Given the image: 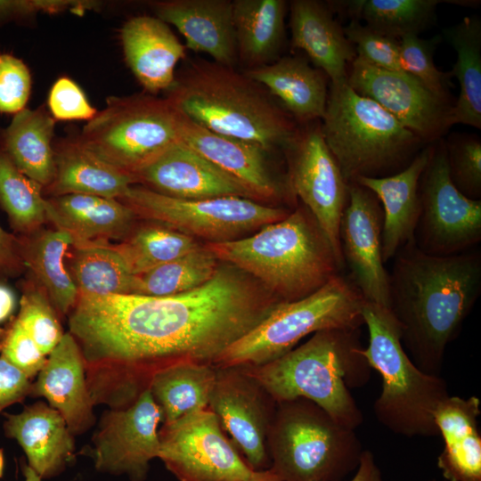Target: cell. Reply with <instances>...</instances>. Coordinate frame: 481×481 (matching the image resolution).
<instances>
[{
    "mask_svg": "<svg viewBox=\"0 0 481 481\" xmlns=\"http://www.w3.org/2000/svg\"><path fill=\"white\" fill-rule=\"evenodd\" d=\"M282 303L257 281L220 262L213 277L169 297L79 292L68 316L92 395L132 404L172 366L213 364L231 344Z\"/></svg>",
    "mask_w": 481,
    "mask_h": 481,
    "instance_id": "obj_1",
    "label": "cell"
},
{
    "mask_svg": "<svg viewBox=\"0 0 481 481\" xmlns=\"http://www.w3.org/2000/svg\"><path fill=\"white\" fill-rule=\"evenodd\" d=\"M394 258L388 309L403 346L420 370L441 376L445 349L481 293V255L432 256L412 242Z\"/></svg>",
    "mask_w": 481,
    "mask_h": 481,
    "instance_id": "obj_2",
    "label": "cell"
},
{
    "mask_svg": "<svg viewBox=\"0 0 481 481\" xmlns=\"http://www.w3.org/2000/svg\"><path fill=\"white\" fill-rule=\"evenodd\" d=\"M167 92L174 107L200 126L273 152H285L299 127L264 86L213 61H191Z\"/></svg>",
    "mask_w": 481,
    "mask_h": 481,
    "instance_id": "obj_3",
    "label": "cell"
},
{
    "mask_svg": "<svg viewBox=\"0 0 481 481\" xmlns=\"http://www.w3.org/2000/svg\"><path fill=\"white\" fill-rule=\"evenodd\" d=\"M276 403L307 399L341 425L355 429L363 415L351 394L371 378L358 329L320 330L267 363L242 365Z\"/></svg>",
    "mask_w": 481,
    "mask_h": 481,
    "instance_id": "obj_4",
    "label": "cell"
},
{
    "mask_svg": "<svg viewBox=\"0 0 481 481\" xmlns=\"http://www.w3.org/2000/svg\"><path fill=\"white\" fill-rule=\"evenodd\" d=\"M205 245L220 262L247 273L281 302L314 293L344 269L305 206L246 237Z\"/></svg>",
    "mask_w": 481,
    "mask_h": 481,
    "instance_id": "obj_5",
    "label": "cell"
},
{
    "mask_svg": "<svg viewBox=\"0 0 481 481\" xmlns=\"http://www.w3.org/2000/svg\"><path fill=\"white\" fill-rule=\"evenodd\" d=\"M361 314L369 334L363 355L382 379L373 406L377 420L404 436H439L434 412L450 395L446 381L413 363L403 346L400 324L387 307L363 300Z\"/></svg>",
    "mask_w": 481,
    "mask_h": 481,
    "instance_id": "obj_6",
    "label": "cell"
},
{
    "mask_svg": "<svg viewBox=\"0 0 481 481\" xmlns=\"http://www.w3.org/2000/svg\"><path fill=\"white\" fill-rule=\"evenodd\" d=\"M321 127L347 183L359 176L379 177L402 165L424 143L346 81L330 85Z\"/></svg>",
    "mask_w": 481,
    "mask_h": 481,
    "instance_id": "obj_7",
    "label": "cell"
},
{
    "mask_svg": "<svg viewBox=\"0 0 481 481\" xmlns=\"http://www.w3.org/2000/svg\"><path fill=\"white\" fill-rule=\"evenodd\" d=\"M266 445L282 481H342L363 451L355 429L304 398L277 403Z\"/></svg>",
    "mask_w": 481,
    "mask_h": 481,
    "instance_id": "obj_8",
    "label": "cell"
},
{
    "mask_svg": "<svg viewBox=\"0 0 481 481\" xmlns=\"http://www.w3.org/2000/svg\"><path fill=\"white\" fill-rule=\"evenodd\" d=\"M363 300L348 277L338 274L314 293L276 306L257 326L224 349L212 365H262L287 354L310 334L358 329L363 324Z\"/></svg>",
    "mask_w": 481,
    "mask_h": 481,
    "instance_id": "obj_9",
    "label": "cell"
},
{
    "mask_svg": "<svg viewBox=\"0 0 481 481\" xmlns=\"http://www.w3.org/2000/svg\"><path fill=\"white\" fill-rule=\"evenodd\" d=\"M181 118L167 97L148 93L110 96L77 137L86 149L133 177L180 141Z\"/></svg>",
    "mask_w": 481,
    "mask_h": 481,
    "instance_id": "obj_10",
    "label": "cell"
},
{
    "mask_svg": "<svg viewBox=\"0 0 481 481\" xmlns=\"http://www.w3.org/2000/svg\"><path fill=\"white\" fill-rule=\"evenodd\" d=\"M136 216L193 238L223 242L246 237L285 218L290 211L241 197L183 200L142 185H131L119 199Z\"/></svg>",
    "mask_w": 481,
    "mask_h": 481,
    "instance_id": "obj_11",
    "label": "cell"
},
{
    "mask_svg": "<svg viewBox=\"0 0 481 481\" xmlns=\"http://www.w3.org/2000/svg\"><path fill=\"white\" fill-rule=\"evenodd\" d=\"M419 193L420 214L414 235L419 249L446 257L468 251L481 240V200L466 197L452 183L442 138L431 143Z\"/></svg>",
    "mask_w": 481,
    "mask_h": 481,
    "instance_id": "obj_12",
    "label": "cell"
},
{
    "mask_svg": "<svg viewBox=\"0 0 481 481\" xmlns=\"http://www.w3.org/2000/svg\"><path fill=\"white\" fill-rule=\"evenodd\" d=\"M159 438L158 459L179 481H245L255 472L209 408L162 424Z\"/></svg>",
    "mask_w": 481,
    "mask_h": 481,
    "instance_id": "obj_13",
    "label": "cell"
},
{
    "mask_svg": "<svg viewBox=\"0 0 481 481\" xmlns=\"http://www.w3.org/2000/svg\"><path fill=\"white\" fill-rule=\"evenodd\" d=\"M284 153L292 193L314 217L344 268L338 231L347 202L348 183L325 143L321 120L299 125Z\"/></svg>",
    "mask_w": 481,
    "mask_h": 481,
    "instance_id": "obj_14",
    "label": "cell"
},
{
    "mask_svg": "<svg viewBox=\"0 0 481 481\" xmlns=\"http://www.w3.org/2000/svg\"><path fill=\"white\" fill-rule=\"evenodd\" d=\"M162 412L148 389L131 405L102 414L88 454L97 471L144 481L159 452Z\"/></svg>",
    "mask_w": 481,
    "mask_h": 481,
    "instance_id": "obj_15",
    "label": "cell"
},
{
    "mask_svg": "<svg viewBox=\"0 0 481 481\" xmlns=\"http://www.w3.org/2000/svg\"><path fill=\"white\" fill-rule=\"evenodd\" d=\"M216 369L208 408L248 465L254 471L269 469L266 440L277 403L242 366Z\"/></svg>",
    "mask_w": 481,
    "mask_h": 481,
    "instance_id": "obj_16",
    "label": "cell"
},
{
    "mask_svg": "<svg viewBox=\"0 0 481 481\" xmlns=\"http://www.w3.org/2000/svg\"><path fill=\"white\" fill-rule=\"evenodd\" d=\"M346 82L355 93L380 105L424 143L441 139L452 126L450 102L404 70L379 69L355 57L347 70Z\"/></svg>",
    "mask_w": 481,
    "mask_h": 481,
    "instance_id": "obj_17",
    "label": "cell"
},
{
    "mask_svg": "<svg viewBox=\"0 0 481 481\" xmlns=\"http://www.w3.org/2000/svg\"><path fill=\"white\" fill-rule=\"evenodd\" d=\"M383 211L377 197L355 182L339 223V243L348 279L364 300L389 307V275L382 257Z\"/></svg>",
    "mask_w": 481,
    "mask_h": 481,
    "instance_id": "obj_18",
    "label": "cell"
},
{
    "mask_svg": "<svg viewBox=\"0 0 481 481\" xmlns=\"http://www.w3.org/2000/svg\"><path fill=\"white\" fill-rule=\"evenodd\" d=\"M180 141L240 183L261 203L294 200L289 180H281L271 167L273 152L257 143L210 132L182 114Z\"/></svg>",
    "mask_w": 481,
    "mask_h": 481,
    "instance_id": "obj_19",
    "label": "cell"
},
{
    "mask_svg": "<svg viewBox=\"0 0 481 481\" xmlns=\"http://www.w3.org/2000/svg\"><path fill=\"white\" fill-rule=\"evenodd\" d=\"M133 178L135 183L177 199L241 197L253 200L234 178L181 141L135 172Z\"/></svg>",
    "mask_w": 481,
    "mask_h": 481,
    "instance_id": "obj_20",
    "label": "cell"
},
{
    "mask_svg": "<svg viewBox=\"0 0 481 481\" xmlns=\"http://www.w3.org/2000/svg\"><path fill=\"white\" fill-rule=\"evenodd\" d=\"M32 381L31 397H44L64 419L75 436L95 423V406L86 382L84 359L69 332L64 333Z\"/></svg>",
    "mask_w": 481,
    "mask_h": 481,
    "instance_id": "obj_21",
    "label": "cell"
},
{
    "mask_svg": "<svg viewBox=\"0 0 481 481\" xmlns=\"http://www.w3.org/2000/svg\"><path fill=\"white\" fill-rule=\"evenodd\" d=\"M155 16L175 26L185 47L234 67L238 62L231 0H166L154 2Z\"/></svg>",
    "mask_w": 481,
    "mask_h": 481,
    "instance_id": "obj_22",
    "label": "cell"
},
{
    "mask_svg": "<svg viewBox=\"0 0 481 481\" xmlns=\"http://www.w3.org/2000/svg\"><path fill=\"white\" fill-rule=\"evenodd\" d=\"M4 435L26 454L28 465L42 478L62 473L76 459L74 436L62 416L48 404L37 401L18 413H4Z\"/></svg>",
    "mask_w": 481,
    "mask_h": 481,
    "instance_id": "obj_23",
    "label": "cell"
},
{
    "mask_svg": "<svg viewBox=\"0 0 481 481\" xmlns=\"http://www.w3.org/2000/svg\"><path fill=\"white\" fill-rule=\"evenodd\" d=\"M431 153V143L422 148L411 162L396 174L359 176L354 182L370 190L383 211L382 257L384 263L395 257L406 245L414 242L420 214L419 184Z\"/></svg>",
    "mask_w": 481,
    "mask_h": 481,
    "instance_id": "obj_24",
    "label": "cell"
},
{
    "mask_svg": "<svg viewBox=\"0 0 481 481\" xmlns=\"http://www.w3.org/2000/svg\"><path fill=\"white\" fill-rule=\"evenodd\" d=\"M120 37L126 62L146 93L168 91L186 48L168 24L156 16H134L124 23Z\"/></svg>",
    "mask_w": 481,
    "mask_h": 481,
    "instance_id": "obj_25",
    "label": "cell"
},
{
    "mask_svg": "<svg viewBox=\"0 0 481 481\" xmlns=\"http://www.w3.org/2000/svg\"><path fill=\"white\" fill-rule=\"evenodd\" d=\"M333 13L329 4L293 0L289 25L292 48L304 52L330 84H340L346 81L347 65L356 53Z\"/></svg>",
    "mask_w": 481,
    "mask_h": 481,
    "instance_id": "obj_26",
    "label": "cell"
},
{
    "mask_svg": "<svg viewBox=\"0 0 481 481\" xmlns=\"http://www.w3.org/2000/svg\"><path fill=\"white\" fill-rule=\"evenodd\" d=\"M242 72L264 86L298 125L323 118L329 78L306 58L282 56L270 64Z\"/></svg>",
    "mask_w": 481,
    "mask_h": 481,
    "instance_id": "obj_27",
    "label": "cell"
},
{
    "mask_svg": "<svg viewBox=\"0 0 481 481\" xmlns=\"http://www.w3.org/2000/svg\"><path fill=\"white\" fill-rule=\"evenodd\" d=\"M480 405L475 395H448L434 412L444 441L437 467L446 481H481Z\"/></svg>",
    "mask_w": 481,
    "mask_h": 481,
    "instance_id": "obj_28",
    "label": "cell"
},
{
    "mask_svg": "<svg viewBox=\"0 0 481 481\" xmlns=\"http://www.w3.org/2000/svg\"><path fill=\"white\" fill-rule=\"evenodd\" d=\"M46 214L57 229L72 236L75 246L120 238L136 216L119 200L75 193L46 200Z\"/></svg>",
    "mask_w": 481,
    "mask_h": 481,
    "instance_id": "obj_29",
    "label": "cell"
},
{
    "mask_svg": "<svg viewBox=\"0 0 481 481\" xmlns=\"http://www.w3.org/2000/svg\"><path fill=\"white\" fill-rule=\"evenodd\" d=\"M53 150L56 172L46 188L53 197L75 193L119 200L135 184L130 175L86 149L77 136L60 140Z\"/></svg>",
    "mask_w": 481,
    "mask_h": 481,
    "instance_id": "obj_30",
    "label": "cell"
},
{
    "mask_svg": "<svg viewBox=\"0 0 481 481\" xmlns=\"http://www.w3.org/2000/svg\"><path fill=\"white\" fill-rule=\"evenodd\" d=\"M284 0H234L238 61L253 69L277 61L286 40Z\"/></svg>",
    "mask_w": 481,
    "mask_h": 481,
    "instance_id": "obj_31",
    "label": "cell"
},
{
    "mask_svg": "<svg viewBox=\"0 0 481 481\" xmlns=\"http://www.w3.org/2000/svg\"><path fill=\"white\" fill-rule=\"evenodd\" d=\"M55 119L44 107L24 109L0 129V147L26 176L46 189L56 172L53 138Z\"/></svg>",
    "mask_w": 481,
    "mask_h": 481,
    "instance_id": "obj_32",
    "label": "cell"
},
{
    "mask_svg": "<svg viewBox=\"0 0 481 481\" xmlns=\"http://www.w3.org/2000/svg\"><path fill=\"white\" fill-rule=\"evenodd\" d=\"M21 238L26 269L39 282L58 315H68L78 296V289L64 265L66 251L73 245L72 236L56 228Z\"/></svg>",
    "mask_w": 481,
    "mask_h": 481,
    "instance_id": "obj_33",
    "label": "cell"
},
{
    "mask_svg": "<svg viewBox=\"0 0 481 481\" xmlns=\"http://www.w3.org/2000/svg\"><path fill=\"white\" fill-rule=\"evenodd\" d=\"M445 39L456 52L451 76L457 78L460 94L451 110V123L481 128V21L465 17L443 29Z\"/></svg>",
    "mask_w": 481,
    "mask_h": 481,
    "instance_id": "obj_34",
    "label": "cell"
},
{
    "mask_svg": "<svg viewBox=\"0 0 481 481\" xmlns=\"http://www.w3.org/2000/svg\"><path fill=\"white\" fill-rule=\"evenodd\" d=\"M216 379L211 364L186 363L157 373L149 390L162 412V424L208 408Z\"/></svg>",
    "mask_w": 481,
    "mask_h": 481,
    "instance_id": "obj_35",
    "label": "cell"
},
{
    "mask_svg": "<svg viewBox=\"0 0 481 481\" xmlns=\"http://www.w3.org/2000/svg\"><path fill=\"white\" fill-rule=\"evenodd\" d=\"M438 0H353L329 4L333 12H346L373 30L400 39L419 35L435 20Z\"/></svg>",
    "mask_w": 481,
    "mask_h": 481,
    "instance_id": "obj_36",
    "label": "cell"
},
{
    "mask_svg": "<svg viewBox=\"0 0 481 481\" xmlns=\"http://www.w3.org/2000/svg\"><path fill=\"white\" fill-rule=\"evenodd\" d=\"M76 247L71 277L78 291L96 295L133 293L135 275L115 247L103 243Z\"/></svg>",
    "mask_w": 481,
    "mask_h": 481,
    "instance_id": "obj_37",
    "label": "cell"
},
{
    "mask_svg": "<svg viewBox=\"0 0 481 481\" xmlns=\"http://www.w3.org/2000/svg\"><path fill=\"white\" fill-rule=\"evenodd\" d=\"M220 261L200 246L168 263L135 275L133 295L169 297L200 287L215 274Z\"/></svg>",
    "mask_w": 481,
    "mask_h": 481,
    "instance_id": "obj_38",
    "label": "cell"
},
{
    "mask_svg": "<svg viewBox=\"0 0 481 481\" xmlns=\"http://www.w3.org/2000/svg\"><path fill=\"white\" fill-rule=\"evenodd\" d=\"M0 207L14 234L28 237L47 221L43 188L12 162L0 147Z\"/></svg>",
    "mask_w": 481,
    "mask_h": 481,
    "instance_id": "obj_39",
    "label": "cell"
},
{
    "mask_svg": "<svg viewBox=\"0 0 481 481\" xmlns=\"http://www.w3.org/2000/svg\"><path fill=\"white\" fill-rule=\"evenodd\" d=\"M195 238L167 227L152 224L138 229L126 241L114 246L135 275L173 261L200 247Z\"/></svg>",
    "mask_w": 481,
    "mask_h": 481,
    "instance_id": "obj_40",
    "label": "cell"
},
{
    "mask_svg": "<svg viewBox=\"0 0 481 481\" xmlns=\"http://www.w3.org/2000/svg\"><path fill=\"white\" fill-rule=\"evenodd\" d=\"M16 319L46 356L64 335L59 315L47 295L32 281L23 285Z\"/></svg>",
    "mask_w": 481,
    "mask_h": 481,
    "instance_id": "obj_41",
    "label": "cell"
},
{
    "mask_svg": "<svg viewBox=\"0 0 481 481\" xmlns=\"http://www.w3.org/2000/svg\"><path fill=\"white\" fill-rule=\"evenodd\" d=\"M440 37L424 39L419 35H406L400 38L402 70L419 79L438 97L449 101L450 72L439 70L434 62V51Z\"/></svg>",
    "mask_w": 481,
    "mask_h": 481,
    "instance_id": "obj_42",
    "label": "cell"
},
{
    "mask_svg": "<svg viewBox=\"0 0 481 481\" xmlns=\"http://www.w3.org/2000/svg\"><path fill=\"white\" fill-rule=\"evenodd\" d=\"M449 174L452 183L466 197H481V141L474 135H454L446 143Z\"/></svg>",
    "mask_w": 481,
    "mask_h": 481,
    "instance_id": "obj_43",
    "label": "cell"
},
{
    "mask_svg": "<svg viewBox=\"0 0 481 481\" xmlns=\"http://www.w3.org/2000/svg\"><path fill=\"white\" fill-rule=\"evenodd\" d=\"M343 30L358 59L379 69L402 70L400 39L379 33L355 18Z\"/></svg>",
    "mask_w": 481,
    "mask_h": 481,
    "instance_id": "obj_44",
    "label": "cell"
},
{
    "mask_svg": "<svg viewBox=\"0 0 481 481\" xmlns=\"http://www.w3.org/2000/svg\"><path fill=\"white\" fill-rule=\"evenodd\" d=\"M0 356L33 379L46 363L45 355L16 317L0 328Z\"/></svg>",
    "mask_w": 481,
    "mask_h": 481,
    "instance_id": "obj_45",
    "label": "cell"
},
{
    "mask_svg": "<svg viewBox=\"0 0 481 481\" xmlns=\"http://www.w3.org/2000/svg\"><path fill=\"white\" fill-rule=\"evenodd\" d=\"M31 75L22 60L0 54V112L16 114L25 109L31 91Z\"/></svg>",
    "mask_w": 481,
    "mask_h": 481,
    "instance_id": "obj_46",
    "label": "cell"
},
{
    "mask_svg": "<svg viewBox=\"0 0 481 481\" xmlns=\"http://www.w3.org/2000/svg\"><path fill=\"white\" fill-rule=\"evenodd\" d=\"M50 114L58 120H91L98 112L72 79L62 77L53 85L48 96Z\"/></svg>",
    "mask_w": 481,
    "mask_h": 481,
    "instance_id": "obj_47",
    "label": "cell"
},
{
    "mask_svg": "<svg viewBox=\"0 0 481 481\" xmlns=\"http://www.w3.org/2000/svg\"><path fill=\"white\" fill-rule=\"evenodd\" d=\"M90 7V3L80 1L0 0V26L26 20L38 12L56 13L66 10L82 12Z\"/></svg>",
    "mask_w": 481,
    "mask_h": 481,
    "instance_id": "obj_48",
    "label": "cell"
},
{
    "mask_svg": "<svg viewBox=\"0 0 481 481\" xmlns=\"http://www.w3.org/2000/svg\"><path fill=\"white\" fill-rule=\"evenodd\" d=\"M32 380L0 356V412L30 395Z\"/></svg>",
    "mask_w": 481,
    "mask_h": 481,
    "instance_id": "obj_49",
    "label": "cell"
},
{
    "mask_svg": "<svg viewBox=\"0 0 481 481\" xmlns=\"http://www.w3.org/2000/svg\"><path fill=\"white\" fill-rule=\"evenodd\" d=\"M25 269L22 238L0 225V281L19 276Z\"/></svg>",
    "mask_w": 481,
    "mask_h": 481,
    "instance_id": "obj_50",
    "label": "cell"
},
{
    "mask_svg": "<svg viewBox=\"0 0 481 481\" xmlns=\"http://www.w3.org/2000/svg\"><path fill=\"white\" fill-rule=\"evenodd\" d=\"M355 474L349 481H384L381 471L370 450H363Z\"/></svg>",
    "mask_w": 481,
    "mask_h": 481,
    "instance_id": "obj_51",
    "label": "cell"
},
{
    "mask_svg": "<svg viewBox=\"0 0 481 481\" xmlns=\"http://www.w3.org/2000/svg\"><path fill=\"white\" fill-rule=\"evenodd\" d=\"M16 308V297L13 290L0 281V323L12 318Z\"/></svg>",
    "mask_w": 481,
    "mask_h": 481,
    "instance_id": "obj_52",
    "label": "cell"
},
{
    "mask_svg": "<svg viewBox=\"0 0 481 481\" xmlns=\"http://www.w3.org/2000/svg\"><path fill=\"white\" fill-rule=\"evenodd\" d=\"M245 481H282L270 468L255 471L253 475Z\"/></svg>",
    "mask_w": 481,
    "mask_h": 481,
    "instance_id": "obj_53",
    "label": "cell"
},
{
    "mask_svg": "<svg viewBox=\"0 0 481 481\" xmlns=\"http://www.w3.org/2000/svg\"><path fill=\"white\" fill-rule=\"evenodd\" d=\"M24 481H42V478L27 464H21Z\"/></svg>",
    "mask_w": 481,
    "mask_h": 481,
    "instance_id": "obj_54",
    "label": "cell"
},
{
    "mask_svg": "<svg viewBox=\"0 0 481 481\" xmlns=\"http://www.w3.org/2000/svg\"><path fill=\"white\" fill-rule=\"evenodd\" d=\"M4 450L0 448V478L4 475Z\"/></svg>",
    "mask_w": 481,
    "mask_h": 481,
    "instance_id": "obj_55",
    "label": "cell"
},
{
    "mask_svg": "<svg viewBox=\"0 0 481 481\" xmlns=\"http://www.w3.org/2000/svg\"><path fill=\"white\" fill-rule=\"evenodd\" d=\"M430 481H435V480H430ZM444 481H446V480H444Z\"/></svg>",
    "mask_w": 481,
    "mask_h": 481,
    "instance_id": "obj_56",
    "label": "cell"
}]
</instances>
